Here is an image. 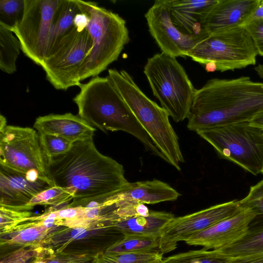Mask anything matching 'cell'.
Masks as SVG:
<instances>
[{"instance_id": "1", "label": "cell", "mask_w": 263, "mask_h": 263, "mask_svg": "<svg viewBox=\"0 0 263 263\" xmlns=\"http://www.w3.org/2000/svg\"><path fill=\"white\" fill-rule=\"evenodd\" d=\"M46 161L53 186L72 195L67 208H85L111 196L128 182L123 165L100 153L93 138L75 142L68 152L46 158Z\"/></svg>"}, {"instance_id": "2", "label": "cell", "mask_w": 263, "mask_h": 263, "mask_svg": "<svg viewBox=\"0 0 263 263\" xmlns=\"http://www.w3.org/2000/svg\"><path fill=\"white\" fill-rule=\"evenodd\" d=\"M263 112V83L249 77L210 79L196 89L187 128L200 130L249 122Z\"/></svg>"}, {"instance_id": "3", "label": "cell", "mask_w": 263, "mask_h": 263, "mask_svg": "<svg viewBox=\"0 0 263 263\" xmlns=\"http://www.w3.org/2000/svg\"><path fill=\"white\" fill-rule=\"evenodd\" d=\"M79 87L80 91L73 100L81 118L105 133L122 131L130 134L147 151L165 160L107 76L92 77Z\"/></svg>"}, {"instance_id": "4", "label": "cell", "mask_w": 263, "mask_h": 263, "mask_svg": "<svg viewBox=\"0 0 263 263\" xmlns=\"http://www.w3.org/2000/svg\"><path fill=\"white\" fill-rule=\"evenodd\" d=\"M107 77L163 155L165 161L180 171V164L184 159L168 112L147 97L125 70L109 69Z\"/></svg>"}, {"instance_id": "5", "label": "cell", "mask_w": 263, "mask_h": 263, "mask_svg": "<svg viewBox=\"0 0 263 263\" xmlns=\"http://www.w3.org/2000/svg\"><path fill=\"white\" fill-rule=\"evenodd\" d=\"M77 1L80 10L89 15L85 29L92 41V48L80 72L81 81L98 76L117 61L130 38L126 21L118 14L95 2Z\"/></svg>"}, {"instance_id": "6", "label": "cell", "mask_w": 263, "mask_h": 263, "mask_svg": "<svg viewBox=\"0 0 263 263\" xmlns=\"http://www.w3.org/2000/svg\"><path fill=\"white\" fill-rule=\"evenodd\" d=\"M143 71L154 96L173 120L187 119L196 89L176 58L156 53L147 59Z\"/></svg>"}, {"instance_id": "7", "label": "cell", "mask_w": 263, "mask_h": 263, "mask_svg": "<svg viewBox=\"0 0 263 263\" xmlns=\"http://www.w3.org/2000/svg\"><path fill=\"white\" fill-rule=\"evenodd\" d=\"M223 158L253 175L263 170V131L248 122L229 124L196 132Z\"/></svg>"}, {"instance_id": "8", "label": "cell", "mask_w": 263, "mask_h": 263, "mask_svg": "<svg viewBox=\"0 0 263 263\" xmlns=\"http://www.w3.org/2000/svg\"><path fill=\"white\" fill-rule=\"evenodd\" d=\"M257 51L243 26L209 35L188 53L187 57L201 65L213 63L223 72L255 65Z\"/></svg>"}, {"instance_id": "9", "label": "cell", "mask_w": 263, "mask_h": 263, "mask_svg": "<svg viewBox=\"0 0 263 263\" xmlns=\"http://www.w3.org/2000/svg\"><path fill=\"white\" fill-rule=\"evenodd\" d=\"M92 48V39L86 30L75 26L51 50L41 67L46 78L58 90H67L81 83L80 72Z\"/></svg>"}, {"instance_id": "10", "label": "cell", "mask_w": 263, "mask_h": 263, "mask_svg": "<svg viewBox=\"0 0 263 263\" xmlns=\"http://www.w3.org/2000/svg\"><path fill=\"white\" fill-rule=\"evenodd\" d=\"M60 0H24L21 20L11 29L21 50L41 66L46 58L54 16Z\"/></svg>"}, {"instance_id": "11", "label": "cell", "mask_w": 263, "mask_h": 263, "mask_svg": "<svg viewBox=\"0 0 263 263\" xmlns=\"http://www.w3.org/2000/svg\"><path fill=\"white\" fill-rule=\"evenodd\" d=\"M0 164L23 173L36 170L52 185L39 134L32 128L7 125L0 130Z\"/></svg>"}, {"instance_id": "12", "label": "cell", "mask_w": 263, "mask_h": 263, "mask_svg": "<svg viewBox=\"0 0 263 263\" xmlns=\"http://www.w3.org/2000/svg\"><path fill=\"white\" fill-rule=\"evenodd\" d=\"M241 209L239 200H233L190 214L175 217L161 231L159 251L163 254L174 250L179 241H186L197 233L234 216Z\"/></svg>"}, {"instance_id": "13", "label": "cell", "mask_w": 263, "mask_h": 263, "mask_svg": "<svg viewBox=\"0 0 263 263\" xmlns=\"http://www.w3.org/2000/svg\"><path fill=\"white\" fill-rule=\"evenodd\" d=\"M145 17L149 33L161 52L175 58L187 57L192 48L207 37L181 33L172 21L169 0L156 1Z\"/></svg>"}, {"instance_id": "14", "label": "cell", "mask_w": 263, "mask_h": 263, "mask_svg": "<svg viewBox=\"0 0 263 263\" xmlns=\"http://www.w3.org/2000/svg\"><path fill=\"white\" fill-rule=\"evenodd\" d=\"M257 216L252 209L241 207L234 216L197 233L185 242L190 246L203 247L205 250L220 249L245 236L250 224Z\"/></svg>"}, {"instance_id": "15", "label": "cell", "mask_w": 263, "mask_h": 263, "mask_svg": "<svg viewBox=\"0 0 263 263\" xmlns=\"http://www.w3.org/2000/svg\"><path fill=\"white\" fill-rule=\"evenodd\" d=\"M51 186L43 179L29 180L26 173L0 164V206L19 211L30 210L31 200Z\"/></svg>"}, {"instance_id": "16", "label": "cell", "mask_w": 263, "mask_h": 263, "mask_svg": "<svg viewBox=\"0 0 263 263\" xmlns=\"http://www.w3.org/2000/svg\"><path fill=\"white\" fill-rule=\"evenodd\" d=\"M260 0H217L208 15L204 28L209 35L243 26Z\"/></svg>"}, {"instance_id": "17", "label": "cell", "mask_w": 263, "mask_h": 263, "mask_svg": "<svg viewBox=\"0 0 263 263\" xmlns=\"http://www.w3.org/2000/svg\"><path fill=\"white\" fill-rule=\"evenodd\" d=\"M217 0H169L170 14L176 27L186 35L206 37V18Z\"/></svg>"}, {"instance_id": "18", "label": "cell", "mask_w": 263, "mask_h": 263, "mask_svg": "<svg viewBox=\"0 0 263 263\" xmlns=\"http://www.w3.org/2000/svg\"><path fill=\"white\" fill-rule=\"evenodd\" d=\"M33 127L39 134L62 137L73 142L93 138L96 128L70 112L37 117Z\"/></svg>"}, {"instance_id": "19", "label": "cell", "mask_w": 263, "mask_h": 263, "mask_svg": "<svg viewBox=\"0 0 263 263\" xmlns=\"http://www.w3.org/2000/svg\"><path fill=\"white\" fill-rule=\"evenodd\" d=\"M181 194L168 184L157 179L128 182L117 192L107 197L112 202L130 201L154 204L176 200Z\"/></svg>"}, {"instance_id": "20", "label": "cell", "mask_w": 263, "mask_h": 263, "mask_svg": "<svg viewBox=\"0 0 263 263\" xmlns=\"http://www.w3.org/2000/svg\"><path fill=\"white\" fill-rule=\"evenodd\" d=\"M175 215L163 211H150L148 216H136L119 219L111 223L124 235H141L159 237L163 228Z\"/></svg>"}, {"instance_id": "21", "label": "cell", "mask_w": 263, "mask_h": 263, "mask_svg": "<svg viewBox=\"0 0 263 263\" xmlns=\"http://www.w3.org/2000/svg\"><path fill=\"white\" fill-rule=\"evenodd\" d=\"M218 258L233 260L263 253V227L249 230L237 241L218 249L212 250Z\"/></svg>"}, {"instance_id": "22", "label": "cell", "mask_w": 263, "mask_h": 263, "mask_svg": "<svg viewBox=\"0 0 263 263\" xmlns=\"http://www.w3.org/2000/svg\"><path fill=\"white\" fill-rule=\"evenodd\" d=\"M80 12L77 0H60L53 18L46 56L59 41L74 27V17Z\"/></svg>"}, {"instance_id": "23", "label": "cell", "mask_w": 263, "mask_h": 263, "mask_svg": "<svg viewBox=\"0 0 263 263\" xmlns=\"http://www.w3.org/2000/svg\"><path fill=\"white\" fill-rule=\"evenodd\" d=\"M20 50L21 43L11 29L0 24V68L3 72L13 74L16 71Z\"/></svg>"}, {"instance_id": "24", "label": "cell", "mask_w": 263, "mask_h": 263, "mask_svg": "<svg viewBox=\"0 0 263 263\" xmlns=\"http://www.w3.org/2000/svg\"><path fill=\"white\" fill-rule=\"evenodd\" d=\"M159 237L126 235L110 247L106 253L159 251Z\"/></svg>"}, {"instance_id": "25", "label": "cell", "mask_w": 263, "mask_h": 263, "mask_svg": "<svg viewBox=\"0 0 263 263\" xmlns=\"http://www.w3.org/2000/svg\"><path fill=\"white\" fill-rule=\"evenodd\" d=\"M162 259L159 251L106 253L100 263H160Z\"/></svg>"}, {"instance_id": "26", "label": "cell", "mask_w": 263, "mask_h": 263, "mask_svg": "<svg viewBox=\"0 0 263 263\" xmlns=\"http://www.w3.org/2000/svg\"><path fill=\"white\" fill-rule=\"evenodd\" d=\"M231 261L218 258L212 250L202 248L168 256L160 263H230Z\"/></svg>"}, {"instance_id": "27", "label": "cell", "mask_w": 263, "mask_h": 263, "mask_svg": "<svg viewBox=\"0 0 263 263\" xmlns=\"http://www.w3.org/2000/svg\"><path fill=\"white\" fill-rule=\"evenodd\" d=\"M72 200V195L68 190L53 185L40 193L29 204L30 209L36 205H59Z\"/></svg>"}, {"instance_id": "28", "label": "cell", "mask_w": 263, "mask_h": 263, "mask_svg": "<svg viewBox=\"0 0 263 263\" xmlns=\"http://www.w3.org/2000/svg\"><path fill=\"white\" fill-rule=\"evenodd\" d=\"M24 7V0H1L0 24L12 29L21 20Z\"/></svg>"}, {"instance_id": "29", "label": "cell", "mask_w": 263, "mask_h": 263, "mask_svg": "<svg viewBox=\"0 0 263 263\" xmlns=\"http://www.w3.org/2000/svg\"><path fill=\"white\" fill-rule=\"evenodd\" d=\"M40 143L46 158L64 154L72 147L74 142L56 136L39 134Z\"/></svg>"}, {"instance_id": "30", "label": "cell", "mask_w": 263, "mask_h": 263, "mask_svg": "<svg viewBox=\"0 0 263 263\" xmlns=\"http://www.w3.org/2000/svg\"><path fill=\"white\" fill-rule=\"evenodd\" d=\"M239 202L241 207L252 209L263 218V180L251 186L247 195Z\"/></svg>"}, {"instance_id": "31", "label": "cell", "mask_w": 263, "mask_h": 263, "mask_svg": "<svg viewBox=\"0 0 263 263\" xmlns=\"http://www.w3.org/2000/svg\"><path fill=\"white\" fill-rule=\"evenodd\" d=\"M46 230L47 229L42 222L41 224L21 230L16 235L12 238L9 242L16 243L32 242L40 238Z\"/></svg>"}, {"instance_id": "32", "label": "cell", "mask_w": 263, "mask_h": 263, "mask_svg": "<svg viewBox=\"0 0 263 263\" xmlns=\"http://www.w3.org/2000/svg\"><path fill=\"white\" fill-rule=\"evenodd\" d=\"M243 27L252 37L258 54L263 57V18L253 20Z\"/></svg>"}, {"instance_id": "33", "label": "cell", "mask_w": 263, "mask_h": 263, "mask_svg": "<svg viewBox=\"0 0 263 263\" xmlns=\"http://www.w3.org/2000/svg\"><path fill=\"white\" fill-rule=\"evenodd\" d=\"M1 226L3 227L12 225L27 218L30 213L26 211H19L0 206Z\"/></svg>"}, {"instance_id": "34", "label": "cell", "mask_w": 263, "mask_h": 263, "mask_svg": "<svg viewBox=\"0 0 263 263\" xmlns=\"http://www.w3.org/2000/svg\"><path fill=\"white\" fill-rule=\"evenodd\" d=\"M84 208H65L55 211L57 220H69L82 216L84 212Z\"/></svg>"}, {"instance_id": "35", "label": "cell", "mask_w": 263, "mask_h": 263, "mask_svg": "<svg viewBox=\"0 0 263 263\" xmlns=\"http://www.w3.org/2000/svg\"><path fill=\"white\" fill-rule=\"evenodd\" d=\"M30 257L29 250H20L5 258L1 263H27Z\"/></svg>"}, {"instance_id": "36", "label": "cell", "mask_w": 263, "mask_h": 263, "mask_svg": "<svg viewBox=\"0 0 263 263\" xmlns=\"http://www.w3.org/2000/svg\"><path fill=\"white\" fill-rule=\"evenodd\" d=\"M89 22V15L88 13L81 11L75 16L74 26L80 30L85 29Z\"/></svg>"}, {"instance_id": "37", "label": "cell", "mask_w": 263, "mask_h": 263, "mask_svg": "<svg viewBox=\"0 0 263 263\" xmlns=\"http://www.w3.org/2000/svg\"><path fill=\"white\" fill-rule=\"evenodd\" d=\"M230 263H263V253L244 258L231 260Z\"/></svg>"}, {"instance_id": "38", "label": "cell", "mask_w": 263, "mask_h": 263, "mask_svg": "<svg viewBox=\"0 0 263 263\" xmlns=\"http://www.w3.org/2000/svg\"><path fill=\"white\" fill-rule=\"evenodd\" d=\"M260 18H263V0H260L258 6L250 16L247 24L253 20Z\"/></svg>"}, {"instance_id": "39", "label": "cell", "mask_w": 263, "mask_h": 263, "mask_svg": "<svg viewBox=\"0 0 263 263\" xmlns=\"http://www.w3.org/2000/svg\"><path fill=\"white\" fill-rule=\"evenodd\" d=\"M57 220L56 218V213L55 211H53L50 212L49 213L46 214L45 215V218L43 220L42 222L43 225L47 228H50L52 224H53L55 220Z\"/></svg>"}, {"instance_id": "40", "label": "cell", "mask_w": 263, "mask_h": 263, "mask_svg": "<svg viewBox=\"0 0 263 263\" xmlns=\"http://www.w3.org/2000/svg\"><path fill=\"white\" fill-rule=\"evenodd\" d=\"M249 123L252 126L263 131V112L256 116Z\"/></svg>"}, {"instance_id": "41", "label": "cell", "mask_w": 263, "mask_h": 263, "mask_svg": "<svg viewBox=\"0 0 263 263\" xmlns=\"http://www.w3.org/2000/svg\"><path fill=\"white\" fill-rule=\"evenodd\" d=\"M205 69L208 72L217 71V66L213 63H208L205 65Z\"/></svg>"}, {"instance_id": "42", "label": "cell", "mask_w": 263, "mask_h": 263, "mask_svg": "<svg viewBox=\"0 0 263 263\" xmlns=\"http://www.w3.org/2000/svg\"><path fill=\"white\" fill-rule=\"evenodd\" d=\"M7 121L4 116H0V130L3 129L7 126Z\"/></svg>"}, {"instance_id": "43", "label": "cell", "mask_w": 263, "mask_h": 263, "mask_svg": "<svg viewBox=\"0 0 263 263\" xmlns=\"http://www.w3.org/2000/svg\"><path fill=\"white\" fill-rule=\"evenodd\" d=\"M48 263H60V262L56 260H52V261L49 262Z\"/></svg>"}, {"instance_id": "44", "label": "cell", "mask_w": 263, "mask_h": 263, "mask_svg": "<svg viewBox=\"0 0 263 263\" xmlns=\"http://www.w3.org/2000/svg\"><path fill=\"white\" fill-rule=\"evenodd\" d=\"M34 263H46V262H45L44 261H35Z\"/></svg>"}, {"instance_id": "45", "label": "cell", "mask_w": 263, "mask_h": 263, "mask_svg": "<svg viewBox=\"0 0 263 263\" xmlns=\"http://www.w3.org/2000/svg\"><path fill=\"white\" fill-rule=\"evenodd\" d=\"M262 174H263V170H262Z\"/></svg>"}]
</instances>
